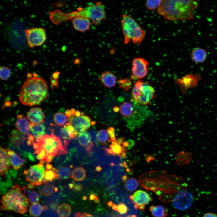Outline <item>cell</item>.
Returning a JSON list of instances; mask_svg holds the SVG:
<instances>
[{
  "mask_svg": "<svg viewBox=\"0 0 217 217\" xmlns=\"http://www.w3.org/2000/svg\"><path fill=\"white\" fill-rule=\"evenodd\" d=\"M112 209L113 210L118 212V206L115 204H113L112 206Z\"/></svg>",
  "mask_w": 217,
  "mask_h": 217,
  "instance_id": "obj_49",
  "label": "cell"
},
{
  "mask_svg": "<svg viewBox=\"0 0 217 217\" xmlns=\"http://www.w3.org/2000/svg\"><path fill=\"white\" fill-rule=\"evenodd\" d=\"M109 135L105 130L102 129L99 130L97 133L96 138L98 141L101 143H104L109 141Z\"/></svg>",
  "mask_w": 217,
  "mask_h": 217,
  "instance_id": "obj_33",
  "label": "cell"
},
{
  "mask_svg": "<svg viewBox=\"0 0 217 217\" xmlns=\"http://www.w3.org/2000/svg\"><path fill=\"white\" fill-rule=\"evenodd\" d=\"M49 96L45 81L41 78L33 77L25 81L20 90L19 97L22 104L31 106L39 105Z\"/></svg>",
  "mask_w": 217,
  "mask_h": 217,
  "instance_id": "obj_4",
  "label": "cell"
},
{
  "mask_svg": "<svg viewBox=\"0 0 217 217\" xmlns=\"http://www.w3.org/2000/svg\"><path fill=\"white\" fill-rule=\"evenodd\" d=\"M107 131L110 138L109 142L111 141L112 142L116 141L115 136V128L113 127H110L107 129Z\"/></svg>",
  "mask_w": 217,
  "mask_h": 217,
  "instance_id": "obj_40",
  "label": "cell"
},
{
  "mask_svg": "<svg viewBox=\"0 0 217 217\" xmlns=\"http://www.w3.org/2000/svg\"><path fill=\"white\" fill-rule=\"evenodd\" d=\"M65 114L66 116L68 118L72 116V114L71 109H67L65 112Z\"/></svg>",
  "mask_w": 217,
  "mask_h": 217,
  "instance_id": "obj_45",
  "label": "cell"
},
{
  "mask_svg": "<svg viewBox=\"0 0 217 217\" xmlns=\"http://www.w3.org/2000/svg\"><path fill=\"white\" fill-rule=\"evenodd\" d=\"M94 202L95 203H98L100 202V200L99 198L94 200Z\"/></svg>",
  "mask_w": 217,
  "mask_h": 217,
  "instance_id": "obj_55",
  "label": "cell"
},
{
  "mask_svg": "<svg viewBox=\"0 0 217 217\" xmlns=\"http://www.w3.org/2000/svg\"><path fill=\"white\" fill-rule=\"evenodd\" d=\"M27 117L30 124L36 125L43 123L45 116L41 108L35 107L30 110L27 113Z\"/></svg>",
  "mask_w": 217,
  "mask_h": 217,
  "instance_id": "obj_14",
  "label": "cell"
},
{
  "mask_svg": "<svg viewBox=\"0 0 217 217\" xmlns=\"http://www.w3.org/2000/svg\"><path fill=\"white\" fill-rule=\"evenodd\" d=\"M56 189L53 185H45L41 188L40 191L43 195H49L53 193L54 191L56 190Z\"/></svg>",
  "mask_w": 217,
  "mask_h": 217,
  "instance_id": "obj_37",
  "label": "cell"
},
{
  "mask_svg": "<svg viewBox=\"0 0 217 217\" xmlns=\"http://www.w3.org/2000/svg\"><path fill=\"white\" fill-rule=\"evenodd\" d=\"M102 168L101 166H98L96 167L95 171H100L101 170Z\"/></svg>",
  "mask_w": 217,
  "mask_h": 217,
  "instance_id": "obj_52",
  "label": "cell"
},
{
  "mask_svg": "<svg viewBox=\"0 0 217 217\" xmlns=\"http://www.w3.org/2000/svg\"><path fill=\"white\" fill-rule=\"evenodd\" d=\"M8 150L3 147H0V174L1 176L5 175L10 168L11 165L8 153Z\"/></svg>",
  "mask_w": 217,
  "mask_h": 217,
  "instance_id": "obj_16",
  "label": "cell"
},
{
  "mask_svg": "<svg viewBox=\"0 0 217 217\" xmlns=\"http://www.w3.org/2000/svg\"><path fill=\"white\" fill-rule=\"evenodd\" d=\"M24 32L30 48L41 46L46 39V31L43 28H32L25 30Z\"/></svg>",
  "mask_w": 217,
  "mask_h": 217,
  "instance_id": "obj_9",
  "label": "cell"
},
{
  "mask_svg": "<svg viewBox=\"0 0 217 217\" xmlns=\"http://www.w3.org/2000/svg\"><path fill=\"white\" fill-rule=\"evenodd\" d=\"M68 119V122L78 134L88 129L92 125L91 119L86 115H82L78 117L71 116Z\"/></svg>",
  "mask_w": 217,
  "mask_h": 217,
  "instance_id": "obj_13",
  "label": "cell"
},
{
  "mask_svg": "<svg viewBox=\"0 0 217 217\" xmlns=\"http://www.w3.org/2000/svg\"><path fill=\"white\" fill-rule=\"evenodd\" d=\"M17 118L15 127L17 130L24 134L28 135L30 129L28 120L22 115H17Z\"/></svg>",
  "mask_w": 217,
  "mask_h": 217,
  "instance_id": "obj_20",
  "label": "cell"
},
{
  "mask_svg": "<svg viewBox=\"0 0 217 217\" xmlns=\"http://www.w3.org/2000/svg\"><path fill=\"white\" fill-rule=\"evenodd\" d=\"M127 217H135V215H132V216H128Z\"/></svg>",
  "mask_w": 217,
  "mask_h": 217,
  "instance_id": "obj_57",
  "label": "cell"
},
{
  "mask_svg": "<svg viewBox=\"0 0 217 217\" xmlns=\"http://www.w3.org/2000/svg\"><path fill=\"white\" fill-rule=\"evenodd\" d=\"M119 88H122L127 91L131 85L130 82L128 79H120L119 80Z\"/></svg>",
  "mask_w": 217,
  "mask_h": 217,
  "instance_id": "obj_39",
  "label": "cell"
},
{
  "mask_svg": "<svg viewBox=\"0 0 217 217\" xmlns=\"http://www.w3.org/2000/svg\"><path fill=\"white\" fill-rule=\"evenodd\" d=\"M131 96V100L136 104L145 106L154 99L155 91L148 82L138 80L134 84Z\"/></svg>",
  "mask_w": 217,
  "mask_h": 217,
  "instance_id": "obj_8",
  "label": "cell"
},
{
  "mask_svg": "<svg viewBox=\"0 0 217 217\" xmlns=\"http://www.w3.org/2000/svg\"><path fill=\"white\" fill-rule=\"evenodd\" d=\"M54 121L56 125L62 126L65 125L68 120L65 114L62 112H57L54 115Z\"/></svg>",
  "mask_w": 217,
  "mask_h": 217,
  "instance_id": "obj_30",
  "label": "cell"
},
{
  "mask_svg": "<svg viewBox=\"0 0 217 217\" xmlns=\"http://www.w3.org/2000/svg\"><path fill=\"white\" fill-rule=\"evenodd\" d=\"M128 208L124 204L121 203L118 206V212L120 214H125L127 212Z\"/></svg>",
  "mask_w": 217,
  "mask_h": 217,
  "instance_id": "obj_41",
  "label": "cell"
},
{
  "mask_svg": "<svg viewBox=\"0 0 217 217\" xmlns=\"http://www.w3.org/2000/svg\"><path fill=\"white\" fill-rule=\"evenodd\" d=\"M71 110L72 114V116L74 117L75 116V113L76 111H75V110L74 109L72 108L71 109Z\"/></svg>",
  "mask_w": 217,
  "mask_h": 217,
  "instance_id": "obj_51",
  "label": "cell"
},
{
  "mask_svg": "<svg viewBox=\"0 0 217 217\" xmlns=\"http://www.w3.org/2000/svg\"><path fill=\"white\" fill-rule=\"evenodd\" d=\"M60 135L63 139V143L67 147L68 143L71 141L72 139L66 129L64 127L61 128L60 131Z\"/></svg>",
  "mask_w": 217,
  "mask_h": 217,
  "instance_id": "obj_34",
  "label": "cell"
},
{
  "mask_svg": "<svg viewBox=\"0 0 217 217\" xmlns=\"http://www.w3.org/2000/svg\"><path fill=\"white\" fill-rule=\"evenodd\" d=\"M139 183L135 178H131L126 181L125 186L126 189L130 191H133L136 190L138 187Z\"/></svg>",
  "mask_w": 217,
  "mask_h": 217,
  "instance_id": "obj_32",
  "label": "cell"
},
{
  "mask_svg": "<svg viewBox=\"0 0 217 217\" xmlns=\"http://www.w3.org/2000/svg\"><path fill=\"white\" fill-rule=\"evenodd\" d=\"M86 176V171L81 167H76L73 170L71 178L76 181H82Z\"/></svg>",
  "mask_w": 217,
  "mask_h": 217,
  "instance_id": "obj_27",
  "label": "cell"
},
{
  "mask_svg": "<svg viewBox=\"0 0 217 217\" xmlns=\"http://www.w3.org/2000/svg\"><path fill=\"white\" fill-rule=\"evenodd\" d=\"M149 211L154 217H166L168 215L165 208L162 205H152L150 206Z\"/></svg>",
  "mask_w": 217,
  "mask_h": 217,
  "instance_id": "obj_25",
  "label": "cell"
},
{
  "mask_svg": "<svg viewBox=\"0 0 217 217\" xmlns=\"http://www.w3.org/2000/svg\"><path fill=\"white\" fill-rule=\"evenodd\" d=\"M30 131L29 133L34 138V140L40 138L45 135V128L43 123L36 125L30 124Z\"/></svg>",
  "mask_w": 217,
  "mask_h": 217,
  "instance_id": "obj_24",
  "label": "cell"
},
{
  "mask_svg": "<svg viewBox=\"0 0 217 217\" xmlns=\"http://www.w3.org/2000/svg\"><path fill=\"white\" fill-rule=\"evenodd\" d=\"M87 199V197L86 196H83L82 197V199L83 200H86Z\"/></svg>",
  "mask_w": 217,
  "mask_h": 217,
  "instance_id": "obj_56",
  "label": "cell"
},
{
  "mask_svg": "<svg viewBox=\"0 0 217 217\" xmlns=\"http://www.w3.org/2000/svg\"><path fill=\"white\" fill-rule=\"evenodd\" d=\"M139 185L148 191L156 193L165 203H170L176 209L185 211L192 206V194L181 177L168 174L164 170L150 171L140 177Z\"/></svg>",
  "mask_w": 217,
  "mask_h": 217,
  "instance_id": "obj_1",
  "label": "cell"
},
{
  "mask_svg": "<svg viewBox=\"0 0 217 217\" xmlns=\"http://www.w3.org/2000/svg\"><path fill=\"white\" fill-rule=\"evenodd\" d=\"M45 170L43 164L39 162L25 170L23 174L26 175L27 181L35 185L39 186L43 182Z\"/></svg>",
  "mask_w": 217,
  "mask_h": 217,
  "instance_id": "obj_10",
  "label": "cell"
},
{
  "mask_svg": "<svg viewBox=\"0 0 217 217\" xmlns=\"http://www.w3.org/2000/svg\"><path fill=\"white\" fill-rule=\"evenodd\" d=\"M72 23L74 29L81 32L89 30L91 24L89 19L83 17H78L73 19Z\"/></svg>",
  "mask_w": 217,
  "mask_h": 217,
  "instance_id": "obj_18",
  "label": "cell"
},
{
  "mask_svg": "<svg viewBox=\"0 0 217 217\" xmlns=\"http://www.w3.org/2000/svg\"><path fill=\"white\" fill-rule=\"evenodd\" d=\"M56 172L58 176V179L62 180H67L70 178L71 175L70 169L66 166H61L56 169Z\"/></svg>",
  "mask_w": 217,
  "mask_h": 217,
  "instance_id": "obj_28",
  "label": "cell"
},
{
  "mask_svg": "<svg viewBox=\"0 0 217 217\" xmlns=\"http://www.w3.org/2000/svg\"><path fill=\"white\" fill-rule=\"evenodd\" d=\"M11 165L16 170L20 169L24 164V160L13 150H8Z\"/></svg>",
  "mask_w": 217,
  "mask_h": 217,
  "instance_id": "obj_22",
  "label": "cell"
},
{
  "mask_svg": "<svg viewBox=\"0 0 217 217\" xmlns=\"http://www.w3.org/2000/svg\"><path fill=\"white\" fill-rule=\"evenodd\" d=\"M36 154V158L44 164L51 162L57 156L67 153V147L63 144L60 138L53 133L51 135L45 134L32 142Z\"/></svg>",
  "mask_w": 217,
  "mask_h": 217,
  "instance_id": "obj_3",
  "label": "cell"
},
{
  "mask_svg": "<svg viewBox=\"0 0 217 217\" xmlns=\"http://www.w3.org/2000/svg\"><path fill=\"white\" fill-rule=\"evenodd\" d=\"M25 188H21L15 185L3 195L1 200V209L2 210L12 211L23 214L26 213L29 206V201L25 195Z\"/></svg>",
  "mask_w": 217,
  "mask_h": 217,
  "instance_id": "obj_5",
  "label": "cell"
},
{
  "mask_svg": "<svg viewBox=\"0 0 217 217\" xmlns=\"http://www.w3.org/2000/svg\"><path fill=\"white\" fill-rule=\"evenodd\" d=\"M81 115V113L80 111L77 110L76 111L75 113V117H78L80 116Z\"/></svg>",
  "mask_w": 217,
  "mask_h": 217,
  "instance_id": "obj_47",
  "label": "cell"
},
{
  "mask_svg": "<svg viewBox=\"0 0 217 217\" xmlns=\"http://www.w3.org/2000/svg\"><path fill=\"white\" fill-rule=\"evenodd\" d=\"M74 186V185L72 183H70L69 185V187L70 188V189L73 188Z\"/></svg>",
  "mask_w": 217,
  "mask_h": 217,
  "instance_id": "obj_54",
  "label": "cell"
},
{
  "mask_svg": "<svg viewBox=\"0 0 217 217\" xmlns=\"http://www.w3.org/2000/svg\"><path fill=\"white\" fill-rule=\"evenodd\" d=\"M162 2V0H148L146 2L145 5L149 10H157Z\"/></svg>",
  "mask_w": 217,
  "mask_h": 217,
  "instance_id": "obj_35",
  "label": "cell"
},
{
  "mask_svg": "<svg viewBox=\"0 0 217 217\" xmlns=\"http://www.w3.org/2000/svg\"><path fill=\"white\" fill-rule=\"evenodd\" d=\"M113 111L115 112H118L120 111V108L117 106H115L113 108Z\"/></svg>",
  "mask_w": 217,
  "mask_h": 217,
  "instance_id": "obj_48",
  "label": "cell"
},
{
  "mask_svg": "<svg viewBox=\"0 0 217 217\" xmlns=\"http://www.w3.org/2000/svg\"><path fill=\"white\" fill-rule=\"evenodd\" d=\"M57 212L59 217H68L71 214V208L69 205L63 203L58 207Z\"/></svg>",
  "mask_w": 217,
  "mask_h": 217,
  "instance_id": "obj_29",
  "label": "cell"
},
{
  "mask_svg": "<svg viewBox=\"0 0 217 217\" xmlns=\"http://www.w3.org/2000/svg\"><path fill=\"white\" fill-rule=\"evenodd\" d=\"M78 140L80 145L86 147L88 153H90L93 143L91 141V136L89 132L84 131L80 133L78 135Z\"/></svg>",
  "mask_w": 217,
  "mask_h": 217,
  "instance_id": "obj_19",
  "label": "cell"
},
{
  "mask_svg": "<svg viewBox=\"0 0 217 217\" xmlns=\"http://www.w3.org/2000/svg\"><path fill=\"white\" fill-rule=\"evenodd\" d=\"M100 80L104 86L110 88L116 84V77L112 71H105L100 75Z\"/></svg>",
  "mask_w": 217,
  "mask_h": 217,
  "instance_id": "obj_21",
  "label": "cell"
},
{
  "mask_svg": "<svg viewBox=\"0 0 217 217\" xmlns=\"http://www.w3.org/2000/svg\"><path fill=\"white\" fill-rule=\"evenodd\" d=\"M43 209L41 205L39 203H37L32 204L30 206L29 212L31 216L37 217L41 215Z\"/></svg>",
  "mask_w": 217,
  "mask_h": 217,
  "instance_id": "obj_31",
  "label": "cell"
},
{
  "mask_svg": "<svg viewBox=\"0 0 217 217\" xmlns=\"http://www.w3.org/2000/svg\"><path fill=\"white\" fill-rule=\"evenodd\" d=\"M207 52L206 50L199 47H196L192 50L190 57L194 63L198 64L204 62L206 59Z\"/></svg>",
  "mask_w": 217,
  "mask_h": 217,
  "instance_id": "obj_17",
  "label": "cell"
},
{
  "mask_svg": "<svg viewBox=\"0 0 217 217\" xmlns=\"http://www.w3.org/2000/svg\"><path fill=\"white\" fill-rule=\"evenodd\" d=\"M203 217H217V214L213 212H207L204 214Z\"/></svg>",
  "mask_w": 217,
  "mask_h": 217,
  "instance_id": "obj_43",
  "label": "cell"
},
{
  "mask_svg": "<svg viewBox=\"0 0 217 217\" xmlns=\"http://www.w3.org/2000/svg\"><path fill=\"white\" fill-rule=\"evenodd\" d=\"M78 10L68 13H64V21L73 19L78 17H85L91 20L93 24L96 25L106 18L105 11L103 5L100 2L84 8H79Z\"/></svg>",
  "mask_w": 217,
  "mask_h": 217,
  "instance_id": "obj_7",
  "label": "cell"
},
{
  "mask_svg": "<svg viewBox=\"0 0 217 217\" xmlns=\"http://www.w3.org/2000/svg\"><path fill=\"white\" fill-rule=\"evenodd\" d=\"M98 198H99L97 196L95 195L94 194H92L90 195L89 199L90 200H95Z\"/></svg>",
  "mask_w": 217,
  "mask_h": 217,
  "instance_id": "obj_46",
  "label": "cell"
},
{
  "mask_svg": "<svg viewBox=\"0 0 217 217\" xmlns=\"http://www.w3.org/2000/svg\"><path fill=\"white\" fill-rule=\"evenodd\" d=\"M28 196L30 202L32 204L38 203L39 201V196L35 191H32L30 192Z\"/></svg>",
  "mask_w": 217,
  "mask_h": 217,
  "instance_id": "obj_38",
  "label": "cell"
},
{
  "mask_svg": "<svg viewBox=\"0 0 217 217\" xmlns=\"http://www.w3.org/2000/svg\"><path fill=\"white\" fill-rule=\"evenodd\" d=\"M131 201L134 204L136 209L143 210L145 206L152 201L150 195L145 191L138 190L129 196Z\"/></svg>",
  "mask_w": 217,
  "mask_h": 217,
  "instance_id": "obj_12",
  "label": "cell"
},
{
  "mask_svg": "<svg viewBox=\"0 0 217 217\" xmlns=\"http://www.w3.org/2000/svg\"><path fill=\"white\" fill-rule=\"evenodd\" d=\"M75 217H94L91 214L86 213L78 212L75 214Z\"/></svg>",
  "mask_w": 217,
  "mask_h": 217,
  "instance_id": "obj_42",
  "label": "cell"
},
{
  "mask_svg": "<svg viewBox=\"0 0 217 217\" xmlns=\"http://www.w3.org/2000/svg\"><path fill=\"white\" fill-rule=\"evenodd\" d=\"M148 61L142 57L134 58L132 61L131 72L133 76L137 79L146 77L148 69Z\"/></svg>",
  "mask_w": 217,
  "mask_h": 217,
  "instance_id": "obj_11",
  "label": "cell"
},
{
  "mask_svg": "<svg viewBox=\"0 0 217 217\" xmlns=\"http://www.w3.org/2000/svg\"><path fill=\"white\" fill-rule=\"evenodd\" d=\"M82 186L80 184H76L74 185L73 187V189L76 191H79L82 190Z\"/></svg>",
  "mask_w": 217,
  "mask_h": 217,
  "instance_id": "obj_44",
  "label": "cell"
},
{
  "mask_svg": "<svg viewBox=\"0 0 217 217\" xmlns=\"http://www.w3.org/2000/svg\"><path fill=\"white\" fill-rule=\"evenodd\" d=\"M11 75L10 69L8 67L2 66L0 68V77L3 80H8Z\"/></svg>",
  "mask_w": 217,
  "mask_h": 217,
  "instance_id": "obj_36",
  "label": "cell"
},
{
  "mask_svg": "<svg viewBox=\"0 0 217 217\" xmlns=\"http://www.w3.org/2000/svg\"><path fill=\"white\" fill-rule=\"evenodd\" d=\"M193 157L192 153L182 151L176 154L175 160L177 164L181 166L190 163Z\"/></svg>",
  "mask_w": 217,
  "mask_h": 217,
  "instance_id": "obj_23",
  "label": "cell"
},
{
  "mask_svg": "<svg viewBox=\"0 0 217 217\" xmlns=\"http://www.w3.org/2000/svg\"><path fill=\"white\" fill-rule=\"evenodd\" d=\"M56 170V168L54 167L51 169L45 170L43 181L44 184L47 185L49 182L56 179H58Z\"/></svg>",
  "mask_w": 217,
  "mask_h": 217,
  "instance_id": "obj_26",
  "label": "cell"
},
{
  "mask_svg": "<svg viewBox=\"0 0 217 217\" xmlns=\"http://www.w3.org/2000/svg\"><path fill=\"white\" fill-rule=\"evenodd\" d=\"M198 3L193 0H164L157 11L165 19L171 21L193 19Z\"/></svg>",
  "mask_w": 217,
  "mask_h": 217,
  "instance_id": "obj_2",
  "label": "cell"
},
{
  "mask_svg": "<svg viewBox=\"0 0 217 217\" xmlns=\"http://www.w3.org/2000/svg\"><path fill=\"white\" fill-rule=\"evenodd\" d=\"M33 184H32L30 183L27 186L28 187L29 189H32L34 188L35 186Z\"/></svg>",
  "mask_w": 217,
  "mask_h": 217,
  "instance_id": "obj_50",
  "label": "cell"
},
{
  "mask_svg": "<svg viewBox=\"0 0 217 217\" xmlns=\"http://www.w3.org/2000/svg\"><path fill=\"white\" fill-rule=\"evenodd\" d=\"M107 204L109 207H110L111 206H112L114 204L113 202L111 201H109L107 203Z\"/></svg>",
  "mask_w": 217,
  "mask_h": 217,
  "instance_id": "obj_53",
  "label": "cell"
},
{
  "mask_svg": "<svg viewBox=\"0 0 217 217\" xmlns=\"http://www.w3.org/2000/svg\"><path fill=\"white\" fill-rule=\"evenodd\" d=\"M123 42L125 44L131 41L134 44H140L146 36V32L130 16L123 14L121 21Z\"/></svg>",
  "mask_w": 217,
  "mask_h": 217,
  "instance_id": "obj_6",
  "label": "cell"
},
{
  "mask_svg": "<svg viewBox=\"0 0 217 217\" xmlns=\"http://www.w3.org/2000/svg\"><path fill=\"white\" fill-rule=\"evenodd\" d=\"M117 141L112 142L110 145V148H105L104 150L105 154L108 156L117 155L125 158L127 152V149L123 145H121Z\"/></svg>",
  "mask_w": 217,
  "mask_h": 217,
  "instance_id": "obj_15",
  "label": "cell"
}]
</instances>
